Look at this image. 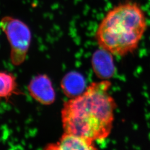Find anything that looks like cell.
Segmentation results:
<instances>
[{
    "mask_svg": "<svg viewBox=\"0 0 150 150\" xmlns=\"http://www.w3.org/2000/svg\"><path fill=\"white\" fill-rule=\"evenodd\" d=\"M147 27V17L141 6L126 1L106 13L97 27L95 40L99 48L123 57L138 48Z\"/></svg>",
    "mask_w": 150,
    "mask_h": 150,
    "instance_id": "7a4b0ae2",
    "label": "cell"
},
{
    "mask_svg": "<svg viewBox=\"0 0 150 150\" xmlns=\"http://www.w3.org/2000/svg\"><path fill=\"white\" fill-rule=\"evenodd\" d=\"M0 28L10 46V60L15 66L21 65L26 59L32 40V33L27 24L21 20L6 16L0 20Z\"/></svg>",
    "mask_w": 150,
    "mask_h": 150,
    "instance_id": "3957f363",
    "label": "cell"
},
{
    "mask_svg": "<svg viewBox=\"0 0 150 150\" xmlns=\"http://www.w3.org/2000/svg\"><path fill=\"white\" fill-rule=\"evenodd\" d=\"M85 80L82 75L72 72L67 74L61 82V87L66 95L72 98L80 95L85 88Z\"/></svg>",
    "mask_w": 150,
    "mask_h": 150,
    "instance_id": "ba28073f",
    "label": "cell"
},
{
    "mask_svg": "<svg viewBox=\"0 0 150 150\" xmlns=\"http://www.w3.org/2000/svg\"><path fill=\"white\" fill-rule=\"evenodd\" d=\"M111 86L108 80L92 82L80 95L64 102L61 111L64 132L94 142L108 138L117 107Z\"/></svg>",
    "mask_w": 150,
    "mask_h": 150,
    "instance_id": "6da1fadb",
    "label": "cell"
},
{
    "mask_svg": "<svg viewBox=\"0 0 150 150\" xmlns=\"http://www.w3.org/2000/svg\"><path fill=\"white\" fill-rule=\"evenodd\" d=\"M27 90L33 99L43 105H51L55 101V91L46 75L40 74L33 77L27 86Z\"/></svg>",
    "mask_w": 150,
    "mask_h": 150,
    "instance_id": "277c9868",
    "label": "cell"
},
{
    "mask_svg": "<svg viewBox=\"0 0 150 150\" xmlns=\"http://www.w3.org/2000/svg\"><path fill=\"white\" fill-rule=\"evenodd\" d=\"M22 95L24 93L20 90L15 75L7 71H0V100L8 103L13 96Z\"/></svg>",
    "mask_w": 150,
    "mask_h": 150,
    "instance_id": "52a82bcc",
    "label": "cell"
},
{
    "mask_svg": "<svg viewBox=\"0 0 150 150\" xmlns=\"http://www.w3.org/2000/svg\"><path fill=\"white\" fill-rule=\"evenodd\" d=\"M44 149L47 150H97V148L94 142L77 134L64 132V134L57 142L47 144L45 147Z\"/></svg>",
    "mask_w": 150,
    "mask_h": 150,
    "instance_id": "5b68a950",
    "label": "cell"
},
{
    "mask_svg": "<svg viewBox=\"0 0 150 150\" xmlns=\"http://www.w3.org/2000/svg\"><path fill=\"white\" fill-rule=\"evenodd\" d=\"M106 51L100 48L93 54L92 64L96 75L102 79L108 80L114 74V64L112 56Z\"/></svg>",
    "mask_w": 150,
    "mask_h": 150,
    "instance_id": "8992f818",
    "label": "cell"
}]
</instances>
